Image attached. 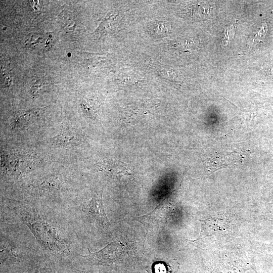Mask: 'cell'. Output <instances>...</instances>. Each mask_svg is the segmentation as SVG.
<instances>
[{"label":"cell","instance_id":"obj_3","mask_svg":"<svg viewBox=\"0 0 273 273\" xmlns=\"http://www.w3.org/2000/svg\"><path fill=\"white\" fill-rule=\"evenodd\" d=\"M52 142L60 146L74 145L79 142V138L76 134L65 132L54 137L51 139Z\"/></svg>","mask_w":273,"mask_h":273},{"label":"cell","instance_id":"obj_2","mask_svg":"<svg viewBox=\"0 0 273 273\" xmlns=\"http://www.w3.org/2000/svg\"><path fill=\"white\" fill-rule=\"evenodd\" d=\"M83 211L97 226L102 229L107 228L110 224L105 212L102 194H95L83 206Z\"/></svg>","mask_w":273,"mask_h":273},{"label":"cell","instance_id":"obj_4","mask_svg":"<svg viewBox=\"0 0 273 273\" xmlns=\"http://www.w3.org/2000/svg\"><path fill=\"white\" fill-rule=\"evenodd\" d=\"M61 185L60 180L57 177H49L42 180L38 188L40 190L51 191L58 190Z\"/></svg>","mask_w":273,"mask_h":273},{"label":"cell","instance_id":"obj_1","mask_svg":"<svg viewBox=\"0 0 273 273\" xmlns=\"http://www.w3.org/2000/svg\"><path fill=\"white\" fill-rule=\"evenodd\" d=\"M27 224L38 241L46 246V247L51 250L62 248L59 246L62 241L55 230L48 223L37 221Z\"/></svg>","mask_w":273,"mask_h":273},{"label":"cell","instance_id":"obj_5","mask_svg":"<svg viewBox=\"0 0 273 273\" xmlns=\"http://www.w3.org/2000/svg\"><path fill=\"white\" fill-rule=\"evenodd\" d=\"M152 29L155 34L159 35H164L168 31V27L164 23H156L153 25Z\"/></svg>","mask_w":273,"mask_h":273}]
</instances>
